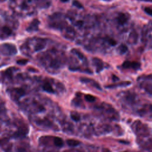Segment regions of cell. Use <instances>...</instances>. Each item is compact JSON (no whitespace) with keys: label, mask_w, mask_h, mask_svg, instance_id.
Instances as JSON below:
<instances>
[{"label":"cell","mask_w":152,"mask_h":152,"mask_svg":"<svg viewBox=\"0 0 152 152\" xmlns=\"http://www.w3.org/2000/svg\"><path fill=\"white\" fill-rule=\"evenodd\" d=\"M0 51L5 55H13L17 53L16 46L11 43H4L0 46Z\"/></svg>","instance_id":"obj_1"},{"label":"cell","mask_w":152,"mask_h":152,"mask_svg":"<svg viewBox=\"0 0 152 152\" xmlns=\"http://www.w3.org/2000/svg\"><path fill=\"white\" fill-rule=\"evenodd\" d=\"M122 67L124 68H131L134 70H138L140 67V64L138 62H130V61H125L122 64Z\"/></svg>","instance_id":"obj_2"},{"label":"cell","mask_w":152,"mask_h":152,"mask_svg":"<svg viewBox=\"0 0 152 152\" xmlns=\"http://www.w3.org/2000/svg\"><path fill=\"white\" fill-rule=\"evenodd\" d=\"M93 64L96 67V70L97 73H99L100 71L103 70V64L102 61L100 59L97 58H94L93 59Z\"/></svg>","instance_id":"obj_3"},{"label":"cell","mask_w":152,"mask_h":152,"mask_svg":"<svg viewBox=\"0 0 152 152\" xmlns=\"http://www.w3.org/2000/svg\"><path fill=\"white\" fill-rule=\"evenodd\" d=\"M39 23L38 20L35 19L31 22V23L30 25V26L28 28V31H36L38 29V25Z\"/></svg>","instance_id":"obj_4"},{"label":"cell","mask_w":152,"mask_h":152,"mask_svg":"<svg viewBox=\"0 0 152 152\" xmlns=\"http://www.w3.org/2000/svg\"><path fill=\"white\" fill-rule=\"evenodd\" d=\"M117 21L120 25H123L127 22V17L124 13H120L117 17Z\"/></svg>","instance_id":"obj_5"},{"label":"cell","mask_w":152,"mask_h":152,"mask_svg":"<svg viewBox=\"0 0 152 152\" xmlns=\"http://www.w3.org/2000/svg\"><path fill=\"white\" fill-rule=\"evenodd\" d=\"M43 89L45 90V91L48 93H53L55 92L54 90L52 88V86L49 83H44V85H43Z\"/></svg>","instance_id":"obj_6"},{"label":"cell","mask_w":152,"mask_h":152,"mask_svg":"<svg viewBox=\"0 0 152 152\" xmlns=\"http://www.w3.org/2000/svg\"><path fill=\"white\" fill-rule=\"evenodd\" d=\"M67 143L70 147H76L79 146L80 143L79 140H77L69 139L67 141Z\"/></svg>","instance_id":"obj_7"},{"label":"cell","mask_w":152,"mask_h":152,"mask_svg":"<svg viewBox=\"0 0 152 152\" xmlns=\"http://www.w3.org/2000/svg\"><path fill=\"white\" fill-rule=\"evenodd\" d=\"M54 144H55V145L57 147H61L63 146V145H64V142H63V140L60 137H55V138H54Z\"/></svg>","instance_id":"obj_8"},{"label":"cell","mask_w":152,"mask_h":152,"mask_svg":"<svg viewBox=\"0 0 152 152\" xmlns=\"http://www.w3.org/2000/svg\"><path fill=\"white\" fill-rule=\"evenodd\" d=\"M71 118L74 121H79L80 120V117L77 113H72L71 114Z\"/></svg>","instance_id":"obj_9"},{"label":"cell","mask_w":152,"mask_h":152,"mask_svg":"<svg viewBox=\"0 0 152 152\" xmlns=\"http://www.w3.org/2000/svg\"><path fill=\"white\" fill-rule=\"evenodd\" d=\"M119 51L121 54H124L128 51V48L125 45L122 44L119 47Z\"/></svg>","instance_id":"obj_10"},{"label":"cell","mask_w":152,"mask_h":152,"mask_svg":"<svg viewBox=\"0 0 152 152\" xmlns=\"http://www.w3.org/2000/svg\"><path fill=\"white\" fill-rule=\"evenodd\" d=\"M2 31H3V33H4L7 34V35H10L12 33L11 30L7 26L3 27L2 28Z\"/></svg>","instance_id":"obj_11"},{"label":"cell","mask_w":152,"mask_h":152,"mask_svg":"<svg viewBox=\"0 0 152 152\" xmlns=\"http://www.w3.org/2000/svg\"><path fill=\"white\" fill-rule=\"evenodd\" d=\"M85 99L87 101L89 102H92L95 100L96 98L94 96L91 95V94H86V95L85 96Z\"/></svg>","instance_id":"obj_12"},{"label":"cell","mask_w":152,"mask_h":152,"mask_svg":"<svg viewBox=\"0 0 152 152\" xmlns=\"http://www.w3.org/2000/svg\"><path fill=\"white\" fill-rule=\"evenodd\" d=\"M72 52H73V53H74L76 55H77V57H79L80 60H83L84 58H85V57H84L83 54L82 53H81L80 52H79V51H78L77 50L73 49V50L72 51Z\"/></svg>","instance_id":"obj_13"},{"label":"cell","mask_w":152,"mask_h":152,"mask_svg":"<svg viewBox=\"0 0 152 152\" xmlns=\"http://www.w3.org/2000/svg\"><path fill=\"white\" fill-rule=\"evenodd\" d=\"M130 85V82H125V83H120L118 85H110L108 86H106V87H108V88H114V87H115L116 86H128Z\"/></svg>","instance_id":"obj_14"},{"label":"cell","mask_w":152,"mask_h":152,"mask_svg":"<svg viewBox=\"0 0 152 152\" xmlns=\"http://www.w3.org/2000/svg\"><path fill=\"white\" fill-rule=\"evenodd\" d=\"M15 90H16V93H17V94H19V96H23L25 94V90L23 89L17 88V89H16Z\"/></svg>","instance_id":"obj_15"},{"label":"cell","mask_w":152,"mask_h":152,"mask_svg":"<svg viewBox=\"0 0 152 152\" xmlns=\"http://www.w3.org/2000/svg\"><path fill=\"white\" fill-rule=\"evenodd\" d=\"M45 48V45H43L42 43H37L34 47V50L36 51H39L42 49H43Z\"/></svg>","instance_id":"obj_16"},{"label":"cell","mask_w":152,"mask_h":152,"mask_svg":"<svg viewBox=\"0 0 152 152\" xmlns=\"http://www.w3.org/2000/svg\"><path fill=\"white\" fill-rule=\"evenodd\" d=\"M73 5L76 6V7H77V8H83L82 4H81V3L79 1H77V0H74V1H73Z\"/></svg>","instance_id":"obj_17"},{"label":"cell","mask_w":152,"mask_h":152,"mask_svg":"<svg viewBox=\"0 0 152 152\" xmlns=\"http://www.w3.org/2000/svg\"><path fill=\"white\" fill-rule=\"evenodd\" d=\"M28 62V60L26 59H22V60H19L17 61V63L19 65H25L27 62Z\"/></svg>","instance_id":"obj_18"},{"label":"cell","mask_w":152,"mask_h":152,"mask_svg":"<svg viewBox=\"0 0 152 152\" xmlns=\"http://www.w3.org/2000/svg\"><path fill=\"white\" fill-rule=\"evenodd\" d=\"M107 41L109 42V43L112 46H115L117 44V42L115 41V40L113 39L112 38H108Z\"/></svg>","instance_id":"obj_19"},{"label":"cell","mask_w":152,"mask_h":152,"mask_svg":"<svg viewBox=\"0 0 152 152\" xmlns=\"http://www.w3.org/2000/svg\"><path fill=\"white\" fill-rule=\"evenodd\" d=\"M144 11H145V12L147 14H149V16H152V9L150 8V7H146L145 9H144Z\"/></svg>","instance_id":"obj_20"},{"label":"cell","mask_w":152,"mask_h":152,"mask_svg":"<svg viewBox=\"0 0 152 152\" xmlns=\"http://www.w3.org/2000/svg\"><path fill=\"white\" fill-rule=\"evenodd\" d=\"M6 74H7V76L10 77H11V76H12V71H11V69H10V68L8 69V70H7V71H6Z\"/></svg>","instance_id":"obj_21"},{"label":"cell","mask_w":152,"mask_h":152,"mask_svg":"<svg viewBox=\"0 0 152 152\" xmlns=\"http://www.w3.org/2000/svg\"><path fill=\"white\" fill-rule=\"evenodd\" d=\"M83 25V21L80 20V21H78V22L76 23V25L78 26H79V27L82 26Z\"/></svg>","instance_id":"obj_22"},{"label":"cell","mask_w":152,"mask_h":152,"mask_svg":"<svg viewBox=\"0 0 152 152\" xmlns=\"http://www.w3.org/2000/svg\"><path fill=\"white\" fill-rule=\"evenodd\" d=\"M57 61H52V62H51V67H57Z\"/></svg>","instance_id":"obj_23"},{"label":"cell","mask_w":152,"mask_h":152,"mask_svg":"<svg viewBox=\"0 0 152 152\" xmlns=\"http://www.w3.org/2000/svg\"><path fill=\"white\" fill-rule=\"evenodd\" d=\"M18 152H25V149L23 148H19L18 149Z\"/></svg>","instance_id":"obj_24"},{"label":"cell","mask_w":152,"mask_h":152,"mask_svg":"<svg viewBox=\"0 0 152 152\" xmlns=\"http://www.w3.org/2000/svg\"><path fill=\"white\" fill-rule=\"evenodd\" d=\"M61 1L63 2H67V1H68L69 0H61Z\"/></svg>","instance_id":"obj_25"},{"label":"cell","mask_w":152,"mask_h":152,"mask_svg":"<svg viewBox=\"0 0 152 152\" xmlns=\"http://www.w3.org/2000/svg\"><path fill=\"white\" fill-rule=\"evenodd\" d=\"M139 1H149V2H151V0H139Z\"/></svg>","instance_id":"obj_26"},{"label":"cell","mask_w":152,"mask_h":152,"mask_svg":"<svg viewBox=\"0 0 152 152\" xmlns=\"http://www.w3.org/2000/svg\"></svg>","instance_id":"obj_27"}]
</instances>
